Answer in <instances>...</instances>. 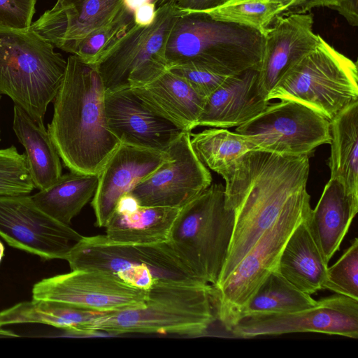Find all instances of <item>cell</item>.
<instances>
[{
	"instance_id": "cell-24",
	"label": "cell",
	"mask_w": 358,
	"mask_h": 358,
	"mask_svg": "<svg viewBox=\"0 0 358 358\" xmlns=\"http://www.w3.org/2000/svg\"><path fill=\"white\" fill-rule=\"evenodd\" d=\"M13 129L25 149L27 163L35 188L48 189L62 175V166L44 123L36 122L22 108L14 105Z\"/></svg>"
},
{
	"instance_id": "cell-12",
	"label": "cell",
	"mask_w": 358,
	"mask_h": 358,
	"mask_svg": "<svg viewBox=\"0 0 358 358\" xmlns=\"http://www.w3.org/2000/svg\"><path fill=\"white\" fill-rule=\"evenodd\" d=\"M32 299L61 302L106 313L141 307L148 290L133 287L112 273L76 269L35 283Z\"/></svg>"
},
{
	"instance_id": "cell-22",
	"label": "cell",
	"mask_w": 358,
	"mask_h": 358,
	"mask_svg": "<svg viewBox=\"0 0 358 358\" xmlns=\"http://www.w3.org/2000/svg\"><path fill=\"white\" fill-rule=\"evenodd\" d=\"M131 89L150 109L185 131L197 127L206 98L182 77L167 70L150 83Z\"/></svg>"
},
{
	"instance_id": "cell-4",
	"label": "cell",
	"mask_w": 358,
	"mask_h": 358,
	"mask_svg": "<svg viewBox=\"0 0 358 358\" xmlns=\"http://www.w3.org/2000/svg\"><path fill=\"white\" fill-rule=\"evenodd\" d=\"M184 11L166 44L168 69L193 65L226 76L259 69L264 38L258 31L201 11Z\"/></svg>"
},
{
	"instance_id": "cell-17",
	"label": "cell",
	"mask_w": 358,
	"mask_h": 358,
	"mask_svg": "<svg viewBox=\"0 0 358 358\" xmlns=\"http://www.w3.org/2000/svg\"><path fill=\"white\" fill-rule=\"evenodd\" d=\"M320 37L313 31L312 13L275 18L264 35V50L258 69L259 89L266 100L285 73L315 49Z\"/></svg>"
},
{
	"instance_id": "cell-9",
	"label": "cell",
	"mask_w": 358,
	"mask_h": 358,
	"mask_svg": "<svg viewBox=\"0 0 358 358\" xmlns=\"http://www.w3.org/2000/svg\"><path fill=\"white\" fill-rule=\"evenodd\" d=\"M310 196L306 192L295 199L261 236L231 274L211 286L217 316L229 331L239 315L270 273L277 269L281 252L295 228L311 212Z\"/></svg>"
},
{
	"instance_id": "cell-33",
	"label": "cell",
	"mask_w": 358,
	"mask_h": 358,
	"mask_svg": "<svg viewBox=\"0 0 358 358\" xmlns=\"http://www.w3.org/2000/svg\"><path fill=\"white\" fill-rule=\"evenodd\" d=\"M34 189L25 154L13 145L0 149V196L29 194Z\"/></svg>"
},
{
	"instance_id": "cell-41",
	"label": "cell",
	"mask_w": 358,
	"mask_h": 358,
	"mask_svg": "<svg viewBox=\"0 0 358 358\" xmlns=\"http://www.w3.org/2000/svg\"><path fill=\"white\" fill-rule=\"evenodd\" d=\"M123 5L129 11L134 13V11L140 6L150 2V0H122Z\"/></svg>"
},
{
	"instance_id": "cell-6",
	"label": "cell",
	"mask_w": 358,
	"mask_h": 358,
	"mask_svg": "<svg viewBox=\"0 0 358 358\" xmlns=\"http://www.w3.org/2000/svg\"><path fill=\"white\" fill-rule=\"evenodd\" d=\"M64 260L71 270L108 272L145 290L157 282L204 284L169 241L124 243L114 242L106 235L83 236L71 248Z\"/></svg>"
},
{
	"instance_id": "cell-14",
	"label": "cell",
	"mask_w": 358,
	"mask_h": 358,
	"mask_svg": "<svg viewBox=\"0 0 358 358\" xmlns=\"http://www.w3.org/2000/svg\"><path fill=\"white\" fill-rule=\"evenodd\" d=\"M190 139V132H183L166 150L167 159L129 192L140 206L180 208L211 185Z\"/></svg>"
},
{
	"instance_id": "cell-18",
	"label": "cell",
	"mask_w": 358,
	"mask_h": 358,
	"mask_svg": "<svg viewBox=\"0 0 358 358\" xmlns=\"http://www.w3.org/2000/svg\"><path fill=\"white\" fill-rule=\"evenodd\" d=\"M168 158L166 152L120 143L99 173L92 206L95 226L104 227L121 196L150 176Z\"/></svg>"
},
{
	"instance_id": "cell-21",
	"label": "cell",
	"mask_w": 358,
	"mask_h": 358,
	"mask_svg": "<svg viewBox=\"0 0 358 358\" xmlns=\"http://www.w3.org/2000/svg\"><path fill=\"white\" fill-rule=\"evenodd\" d=\"M357 211L358 198L330 178L308 218L312 234L327 263L339 250Z\"/></svg>"
},
{
	"instance_id": "cell-23",
	"label": "cell",
	"mask_w": 358,
	"mask_h": 358,
	"mask_svg": "<svg viewBox=\"0 0 358 358\" xmlns=\"http://www.w3.org/2000/svg\"><path fill=\"white\" fill-rule=\"evenodd\" d=\"M310 215L295 228L288 238L277 269L299 289L311 295L324 289L328 263L310 231Z\"/></svg>"
},
{
	"instance_id": "cell-8",
	"label": "cell",
	"mask_w": 358,
	"mask_h": 358,
	"mask_svg": "<svg viewBox=\"0 0 358 358\" xmlns=\"http://www.w3.org/2000/svg\"><path fill=\"white\" fill-rule=\"evenodd\" d=\"M357 81V62L321 36L315 49L285 73L266 100L296 101L331 120L358 101Z\"/></svg>"
},
{
	"instance_id": "cell-28",
	"label": "cell",
	"mask_w": 358,
	"mask_h": 358,
	"mask_svg": "<svg viewBox=\"0 0 358 358\" xmlns=\"http://www.w3.org/2000/svg\"><path fill=\"white\" fill-rule=\"evenodd\" d=\"M101 314L61 302L32 299L0 311V327L37 323L62 329L66 334L76 335L83 327Z\"/></svg>"
},
{
	"instance_id": "cell-1",
	"label": "cell",
	"mask_w": 358,
	"mask_h": 358,
	"mask_svg": "<svg viewBox=\"0 0 358 358\" xmlns=\"http://www.w3.org/2000/svg\"><path fill=\"white\" fill-rule=\"evenodd\" d=\"M309 158L254 150L220 174L225 180V206L234 210V222L215 285L231 274L282 211L307 192Z\"/></svg>"
},
{
	"instance_id": "cell-25",
	"label": "cell",
	"mask_w": 358,
	"mask_h": 358,
	"mask_svg": "<svg viewBox=\"0 0 358 358\" xmlns=\"http://www.w3.org/2000/svg\"><path fill=\"white\" fill-rule=\"evenodd\" d=\"M180 208L141 206L126 212L114 210L105 228L110 240L124 243H157L168 241Z\"/></svg>"
},
{
	"instance_id": "cell-16",
	"label": "cell",
	"mask_w": 358,
	"mask_h": 358,
	"mask_svg": "<svg viewBox=\"0 0 358 358\" xmlns=\"http://www.w3.org/2000/svg\"><path fill=\"white\" fill-rule=\"evenodd\" d=\"M104 106L107 127L121 143L166 152L186 131L150 109L131 87L106 91Z\"/></svg>"
},
{
	"instance_id": "cell-42",
	"label": "cell",
	"mask_w": 358,
	"mask_h": 358,
	"mask_svg": "<svg viewBox=\"0 0 358 358\" xmlns=\"http://www.w3.org/2000/svg\"><path fill=\"white\" fill-rule=\"evenodd\" d=\"M18 336L17 334L11 331L0 329V338H14Z\"/></svg>"
},
{
	"instance_id": "cell-30",
	"label": "cell",
	"mask_w": 358,
	"mask_h": 358,
	"mask_svg": "<svg viewBox=\"0 0 358 358\" xmlns=\"http://www.w3.org/2000/svg\"><path fill=\"white\" fill-rule=\"evenodd\" d=\"M193 151L205 166L220 174L254 145L243 136L224 128L205 129L191 135Z\"/></svg>"
},
{
	"instance_id": "cell-44",
	"label": "cell",
	"mask_w": 358,
	"mask_h": 358,
	"mask_svg": "<svg viewBox=\"0 0 358 358\" xmlns=\"http://www.w3.org/2000/svg\"><path fill=\"white\" fill-rule=\"evenodd\" d=\"M4 250H5L4 245H3V243L0 241V263H1L2 258L4 255Z\"/></svg>"
},
{
	"instance_id": "cell-7",
	"label": "cell",
	"mask_w": 358,
	"mask_h": 358,
	"mask_svg": "<svg viewBox=\"0 0 358 358\" xmlns=\"http://www.w3.org/2000/svg\"><path fill=\"white\" fill-rule=\"evenodd\" d=\"M234 212L225 206L224 187L211 184L180 208L169 240L203 283L215 285L229 250Z\"/></svg>"
},
{
	"instance_id": "cell-36",
	"label": "cell",
	"mask_w": 358,
	"mask_h": 358,
	"mask_svg": "<svg viewBox=\"0 0 358 358\" xmlns=\"http://www.w3.org/2000/svg\"><path fill=\"white\" fill-rule=\"evenodd\" d=\"M36 0H0V27L25 30L31 27Z\"/></svg>"
},
{
	"instance_id": "cell-11",
	"label": "cell",
	"mask_w": 358,
	"mask_h": 358,
	"mask_svg": "<svg viewBox=\"0 0 358 358\" xmlns=\"http://www.w3.org/2000/svg\"><path fill=\"white\" fill-rule=\"evenodd\" d=\"M236 132L255 150L285 156H313L316 148L330 144V120L291 100L268 104L257 115L238 126Z\"/></svg>"
},
{
	"instance_id": "cell-2",
	"label": "cell",
	"mask_w": 358,
	"mask_h": 358,
	"mask_svg": "<svg viewBox=\"0 0 358 358\" xmlns=\"http://www.w3.org/2000/svg\"><path fill=\"white\" fill-rule=\"evenodd\" d=\"M105 92L94 65L75 55L67 58L47 130L70 171L99 174L120 143L107 127Z\"/></svg>"
},
{
	"instance_id": "cell-13",
	"label": "cell",
	"mask_w": 358,
	"mask_h": 358,
	"mask_svg": "<svg viewBox=\"0 0 358 358\" xmlns=\"http://www.w3.org/2000/svg\"><path fill=\"white\" fill-rule=\"evenodd\" d=\"M0 237L44 259H65L83 236L39 209L29 194L0 196Z\"/></svg>"
},
{
	"instance_id": "cell-40",
	"label": "cell",
	"mask_w": 358,
	"mask_h": 358,
	"mask_svg": "<svg viewBox=\"0 0 358 358\" xmlns=\"http://www.w3.org/2000/svg\"><path fill=\"white\" fill-rule=\"evenodd\" d=\"M353 27L358 25V0H339L335 9Z\"/></svg>"
},
{
	"instance_id": "cell-34",
	"label": "cell",
	"mask_w": 358,
	"mask_h": 358,
	"mask_svg": "<svg viewBox=\"0 0 358 358\" xmlns=\"http://www.w3.org/2000/svg\"><path fill=\"white\" fill-rule=\"evenodd\" d=\"M358 238L327 268L324 289L358 300Z\"/></svg>"
},
{
	"instance_id": "cell-10",
	"label": "cell",
	"mask_w": 358,
	"mask_h": 358,
	"mask_svg": "<svg viewBox=\"0 0 358 358\" xmlns=\"http://www.w3.org/2000/svg\"><path fill=\"white\" fill-rule=\"evenodd\" d=\"M185 13L176 2L156 9L149 26L136 24L96 64L106 91L138 87L168 70L166 48L171 31Z\"/></svg>"
},
{
	"instance_id": "cell-29",
	"label": "cell",
	"mask_w": 358,
	"mask_h": 358,
	"mask_svg": "<svg viewBox=\"0 0 358 358\" xmlns=\"http://www.w3.org/2000/svg\"><path fill=\"white\" fill-rule=\"evenodd\" d=\"M317 304V301L299 289L275 269L241 310L239 321L250 317L288 314Z\"/></svg>"
},
{
	"instance_id": "cell-15",
	"label": "cell",
	"mask_w": 358,
	"mask_h": 358,
	"mask_svg": "<svg viewBox=\"0 0 358 358\" xmlns=\"http://www.w3.org/2000/svg\"><path fill=\"white\" fill-rule=\"evenodd\" d=\"M241 338L317 332L358 338V300L334 295L317 301L313 307L275 315L240 320L231 331Z\"/></svg>"
},
{
	"instance_id": "cell-27",
	"label": "cell",
	"mask_w": 358,
	"mask_h": 358,
	"mask_svg": "<svg viewBox=\"0 0 358 358\" xmlns=\"http://www.w3.org/2000/svg\"><path fill=\"white\" fill-rule=\"evenodd\" d=\"M99 182L98 174L71 171L62 175L52 186L31 195L35 205L58 222L70 225L94 196Z\"/></svg>"
},
{
	"instance_id": "cell-20",
	"label": "cell",
	"mask_w": 358,
	"mask_h": 358,
	"mask_svg": "<svg viewBox=\"0 0 358 358\" xmlns=\"http://www.w3.org/2000/svg\"><path fill=\"white\" fill-rule=\"evenodd\" d=\"M270 101L262 95L258 69L229 76L206 99L196 126L238 127L263 111Z\"/></svg>"
},
{
	"instance_id": "cell-38",
	"label": "cell",
	"mask_w": 358,
	"mask_h": 358,
	"mask_svg": "<svg viewBox=\"0 0 358 358\" xmlns=\"http://www.w3.org/2000/svg\"><path fill=\"white\" fill-rule=\"evenodd\" d=\"M229 0H177L176 5L185 11H203L215 8Z\"/></svg>"
},
{
	"instance_id": "cell-26",
	"label": "cell",
	"mask_w": 358,
	"mask_h": 358,
	"mask_svg": "<svg viewBox=\"0 0 358 358\" xmlns=\"http://www.w3.org/2000/svg\"><path fill=\"white\" fill-rule=\"evenodd\" d=\"M331 141L328 166L331 178L358 198V101L330 120Z\"/></svg>"
},
{
	"instance_id": "cell-37",
	"label": "cell",
	"mask_w": 358,
	"mask_h": 358,
	"mask_svg": "<svg viewBox=\"0 0 358 358\" xmlns=\"http://www.w3.org/2000/svg\"><path fill=\"white\" fill-rule=\"evenodd\" d=\"M278 2L282 7L280 16L303 14L313 8L327 7L335 10L339 0H271Z\"/></svg>"
},
{
	"instance_id": "cell-39",
	"label": "cell",
	"mask_w": 358,
	"mask_h": 358,
	"mask_svg": "<svg viewBox=\"0 0 358 358\" xmlns=\"http://www.w3.org/2000/svg\"><path fill=\"white\" fill-rule=\"evenodd\" d=\"M136 25L147 27L150 25L156 17V7L154 3L147 2L138 7L133 13Z\"/></svg>"
},
{
	"instance_id": "cell-32",
	"label": "cell",
	"mask_w": 358,
	"mask_h": 358,
	"mask_svg": "<svg viewBox=\"0 0 358 358\" xmlns=\"http://www.w3.org/2000/svg\"><path fill=\"white\" fill-rule=\"evenodd\" d=\"M135 24L133 13L124 6L110 22L89 34L78 45L73 55L88 64H96Z\"/></svg>"
},
{
	"instance_id": "cell-31",
	"label": "cell",
	"mask_w": 358,
	"mask_h": 358,
	"mask_svg": "<svg viewBox=\"0 0 358 358\" xmlns=\"http://www.w3.org/2000/svg\"><path fill=\"white\" fill-rule=\"evenodd\" d=\"M282 11L281 4L271 0H229L201 12L216 20L252 28L264 36Z\"/></svg>"
},
{
	"instance_id": "cell-5",
	"label": "cell",
	"mask_w": 358,
	"mask_h": 358,
	"mask_svg": "<svg viewBox=\"0 0 358 358\" xmlns=\"http://www.w3.org/2000/svg\"><path fill=\"white\" fill-rule=\"evenodd\" d=\"M66 66L53 45L31 27H0V94L9 96L34 120L44 123Z\"/></svg>"
},
{
	"instance_id": "cell-3",
	"label": "cell",
	"mask_w": 358,
	"mask_h": 358,
	"mask_svg": "<svg viewBox=\"0 0 358 358\" xmlns=\"http://www.w3.org/2000/svg\"><path fill=\"white\" fill-rule=\"evenodd\" d=\"M211 286L201 283L157 282L148 290L145 305L100 315L77 335L159 334L206 335L215 320Z\"/></svg>"
},
{
	"instance_id": "cell-19",
	"label": "cell",
	"mask_w": 358,
	"mask_h": 358,
	"mask_svg": "<svg viewBox=\"0 0 358 358\" xmlns=\"http://www.w3.org/2000/svg\"><path fill=\"white\" fill-rule=\"evenodd\" d=\"M122 0H57L31 28L62 50L74 54L89 34L113 21Z\"/></svg>"
},
{
	"instance_id": "cell-35",
	"label": "cell",
	"mask_w": 358,
	"mask_h": 358,
	"mask_svg": "<svg viewBox=\"0 0 358 358\" xmlns=\"http://www.w3.org/2000/svg\"><path fill=\"white\" fill-rule=\"evenodd\" d=\"M168 70L184 78L196 93L206 99L229 76L193 65L174 66Z\"/></svg>"
},
{
	"instance_id": "cell-43",
	"label": "cell",
	"mask_w": 358,
	"mask_h": 358,
	"mask_svg": "<svg viewBox=\"0 0 358 358\" xmlns=\"http://www.w3.org/2000/svg\"><path fill=\"white\" fill-rule=\"evenodd\" d=\"M177 0H150V3L155 4L156 9L160 6H162L168 3L176 2Z\"/></svg>"
}]
</instances>
